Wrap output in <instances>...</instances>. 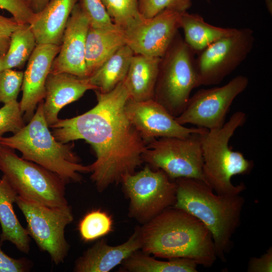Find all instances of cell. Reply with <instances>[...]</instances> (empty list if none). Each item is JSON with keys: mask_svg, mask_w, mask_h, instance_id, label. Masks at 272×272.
<instances>
[{"mask_svg": "<svg viewBox=\"0 0 272 272\" xmlns=\"http://www.w3.org/2000/svg\"><path fill=\"white\" fill-rule=\"evenodd\" d=\"M97 103L86 112L59 119L50 127L58 141L83 140L95 153L90 165L91 179L99 192L135 172L143 163L147 144L127 117L124 106L129 95L123 81L109 92L94 90Z\"/></svg>", "mask_w": 272, "mask_h": 272, "instance_id": "cell-1", "label": "cell"}, {"mask_svg": "<svg viewBox=\"0 0 272 272\" xmlns=\"http://www.w3.org/2000/svg\"><path fill=\"white\" fill-rule=\"evenodd\" d=\"M142 251L166 259L185 258L206 267L217 258L212 236L188 213L171 207L140 227Z\"/></svg>", "mask_w": 272, "mask_h": 272, "instance_id": "cell-2", "label": "cell"}, {"mask_svg": "<svg viewBox=\"0 0 272 272\" xmlns=\"http://www.w3.org/2000/svg\"><path fill=\"white\" fill-rule=\"evenodd\" d=\"M176 200L172 207L199 220L211 232L217 258L226 261L232 237L241 222L244 197L239 194L219 195L204 182L189 178L175 180Z\"/></svg>", "mask_w": 272, "mask_h": 272, "instance_id": "cell-3", "label": "cell"}, {"mask_svg": "<svg viewBox=\"0 0 272 272\" xmlns=\"http://www.w3.org/2000/svg\"><path fill=\"white\" fill-rule=\"evenodd\" d=\"M39 104L33 117L19 131L9 137H0V145L17 150L22 158L55 173L66 183L80 182L81 173L91 172L90 165L80 163L73 151L74 144L58 141L49 130L43 108Z\"/></svg>", "mask_w": 272, "mask_h": 272, "instance_id": "cell-4", "label": "cell"}, {"mask_svg": "<svg viewBox=\"0 0 272 272\" xmlns=\"http://www.w3.org/2000/svg\"><path fill=\"white\" fill-rule=\"evenodd\" d=\"M246 121L245 113L238 111L221 127L207 130L200 134L204 178L217 194H239L246 189L243 182L234 185L231 178L235 175L250 173L253 162L229 146L235 131Z\"/></svg>", "mask_w": 272, "mask_h": 272, "instance_id": "cell-5", "label": "cell"}, {"mask_svg": "<svg viewBox=\"0 0 272 272\" xmlns=\"http://www.w3.org/2000/svg\"><path fill=\"white\" fill-rule=\"evenodd\" d=\"M195 55L177 32L161 57L153 99L174 118L186 108L192 91L200 86Z\"/></svg>", "mask_w": 272, "mask_h": 272, "instance_id": "cell-6", "label": "cell"}, {"mask_svg": "<svg viewBox=\"0 0 272 272\" xmlns=\"http://www.w3.org/2000/svg\"><path fill=\"white\" fill-rule=\"evenodd\" d=\"M0 170L19 195L53 208L69 206L66 182L41 166L0 145Z\"/></svg>", "mask_w": 272, "mask_h": 272, "instance_id": "cell-7", "label": "cell"}, {"mask_svg": "<svg viewBox=\"0 0 272 272\" xmlns=\"http://www.w3.org/2000/svg\"><path fill=\"white\" fill-rule=\"evenodd\" d=\"M121 183L129 200V217L143 225L175 203V182L161 169L147 165L140 171L124 176Z\"/></svg>", "mask_w": 272, "mask_h": 272, "instance_id": "cell-8", "label": "cell"}, {"mask_svg": "<svg viewBox=\"0 0 272 272\" xmlns=\"http://www.w3.org/2000/svg\"><path fill=\"white\" fill-rule=\"evenodd\" d=\"M201 133L154 139L148 144L142 155L143 162L152 169L162 170L172 180L189 178L206 183L203 174Z\"/></svg>", "mask_w": 272, "mask_h": 272, "instance_id": "cell-9", "label": "cell"}, {"mask_svg": "<svg viewBox=\"0 0 272 272\" xmlns=\"http://www.w3.org/2000/svg\"><path fill=\"white\" fill-rule=\"evenodd\" d=\"M16 203L25 217L29 236L55 264L63 262L70 248L65 228L74 220L71 206L51 207L19 195Z\"/></svg>", "mask_w": 272, "mask_h": 272, "instance_id": "cell-10", "label": "cell"}, {"mask_svg": "<svg viewBox=\"0 0 272 272\" xmlns=\"http://www.w3.org/2000/svg\"><path fill=\"white\" fill-rule=\"evenodd\" d=\"M254 43L252 30L238 29L234 34L219 39L199 53L195 65L200 86L220 83L246 59Z\"/></svg>", "mask_w": 272, "mask_h": 272, "instance_id": "cell-11", "label": "cell"}, {"mask_svg": "<svg viewBox=\"0 0 272 272\" xmlns=\"http://www.w3.org/2000/svg\"><path fill=\"white\" fill-rule=\"evenodd\" d=\"M248 84L247 77L239 75L222 86L201 89L190 97L184 111L175 118L183 125L189 123L208 130L219 128L225 123L232 103Z\"/></svg>", "mask_w": 272, "mask_h": 272, "instance_id": "cell-12", "label": "cell"}, {"mask_svg": "<svg viewBox=\"0 0 272 272\" xmlns=\"http://www.w3.org/2000/svg\"><path fill=\"white\" fill-rule=\"evenodd\" d=\"M182 12L167 9L124 32L125 43L134 54L162 57L180 28Z\"/></svg>", "mask_w": 272, "mask_h": 272, "instance_id": "cell-13", "label": "cell"}, {"mask_svg": "<svg viewBox=\"0 0 272 272\" xmlns=\"http://www.w3.org/2000/svg\"><path fill=\"white\" fill-rule=\"evenodd\" d=\"M124 110L127 117L148 145L157 138H184L208 130L188 128L180 124L161 104L154 99L135 101L128 99Z\"/></svg>", "mask_w": 272, "mask_h": 272, "instance_id": "cell-14", "label": "cell"}, {"mask_svg": "<svg viewBox=\"0 0 272 272\" xmlns=\"http://www.w3.org/2000/svg\"><path fill=\"white\" fill-rule=\"evenodd\" d=\"M89 27L90 20L80 0L67 22L60 50L53 60L50 73H65L88 78L85 49Z\"/></svg>", "mask_w": 272, "mask_h": 272, "instance_id": "cell-15", "label": "cell"}, {"mask_svg": "<svg viewBox=\"0 0 272 272\" xmlns=\"http://www.w3.org/2000/svg\"><path fill=\"white\" fill-rule=\"evenodd\" d=\"M60 48V46L53 44H37L28 60L21 89L22 97L19 102L26 122L31 120L37 105L44 99L46 79Z\"/></svg>", "mask_w": 272, "mask_h": 272, "instance_id": "cell-16", "label": "cell"}, {"mask_svg": "<svg viewBox=\"0 0 272 272\" xmlns=\"http://www.w3.org/2000/svg\"><path fill=\"white\" fill-rule=\"evenodd\" d=\"M89 90H95L96 88L89 78L65 73H50L45 83L43 103L44 115L48 126L58 121V114L62 108L78 100Z\"/></svg>", "mask_w": 272, "mask_h": 272, "instance_id": "cell-17", "label": "cell"}, {"mask_svg": "<svg viewBox=\"0 0 272 272\" xmlns=\"http://www.w3.org/2000/svg\"><path fill=\"white\" fill-rule=\"evenodd\" d=\"M141 247L140 227H136L127 241L118 245H108L104 239H101L76 260L74 271L109 272Z\"/></svg>", "mask_w": 272, "mask_h": 272, "instance_id": "cell-18", "label": "cell"}, {"mask_svg": "<svg viewBox=\"0 0 272 272\" xmlns=\"http://www.w3.org/2000/svg\"><path fill=\"white\" fill-rule=\"evenodd\" d=\"M80 0H50L29 24L37 44L60 46L71 14Z\"/></svg>", "mask_w": 272, "mask_h": 272, "instance_id": "cell-19", "label": "cell"}, {"mask_svg": "<svg viewBox=\"0 0 272 272\" xmlns=\"http://www.w3.org/2000/svg\"><path fill=\"white\" fill-rule=\"evenodd\" d=\"M161 57L134 54L123 80L129 99L143 101L154 98Z\"/></svg>", "mask_w": 272, "mask_h": 272, "instance_id": "cell-20", "label": "cell"}, {"mask_svg": "<svg viewBox=\"0 0 272 272\" xmlns=\"http://www.w3.org/2000/svg\"><path fill=\"white\" fill-rule=\"evenodd\" d=\"M18 194L3 175L0 179V242L9 241L20 251L28 253L30 237L26 229L20 224L14 210Z\"/></svg>", "mask_w": 272, "mask_h": 272, "instance_id": "cell-21", "label": "cell"}, {"mask_svg": "<svg viewBox=\"0 0 272 272\" xmlns=\"http://www.w3.org/2000/svg\"><path fill=\"white\" fill-rule=\"evenodd\" d=\"M125 44L123 31L96 29L90 26L86 37L85 49L88 78Z\"/></svg>", "mask_w": 272, "mask_h": 272, "instance_id": "cell-22", "label": "cell"}, {"mask_svg": "<svg viewBox=\"0 0 272 272\" xmlns=\"http://www.w3.org/2000/svg\"><path fill=\"white\" fill-rule=\"evenodd\" d=\"M180 28L183 30L185 42L195 54L219 39L234 34L238 29L211 25L201 16L187 11L181 15Z\"/></svg>", "mask_w": 272, "mask_h": 272, "instance_id": "cell-23", "label": "cell"}, {"mask_svg": "<svg viewBox=\"0 0 272 272\" xmlns=\"http://www.w3.org/2000/svg\"><path fill=\"white\" fill-rule=\"evenodd\" d=\"M134 54V52L126 44L119 48L88 77L95 90L102 93H108L122 82Z\"/></svg>", "mask_w": 272, "mask_h": 272, "instance_id": "cell-24", "label": "cell"}, {"mask_svg": "<svg viewBox=\"0 0 272 272\" xmlns=\"http://www.w3.org/2000/svg\"><path fill=\"white\" fill-rule=\"evenodd\" d=\"M121 264V271L128 272H197L198 265L194 261L185 258L161 261L138 250Z\"/></svg>", "mask_w": 272, "mask_h": 272, "instance_id": "cell-25", "label": "cell"}, {"mask_svg": "<svg viewBox=\"0 0 272 272\" xmlns=\"http://www.w3.org/2000/svg\"><path fill=\"white\" fill-rule=\"evenodd\" d=\"M37 45L30 25L20 24L12 33L8 50L0 58V71L14 68L21 69L28 60Z\"/></svg>", "mask_w": 272, "mask_h": 272, "instance_id": "cell-26", "label": "cell"}, {"mask_svg": "<svg viewBox=\"0 0 272 272\" xmlns=\"http://www.w3.org/2000/svg\"><path fill=\"white\" fill-rule=\"evenodd\" d=\"M113 23L123 32L141 23L139 0H102Z\"/></svg>", "mask_w": 272, "mask_h": 272, "instance_id": "cell-27", "label": "cell"}, {"mask_svg": "<svg viewBox=\"0 0 272 272\" xmlns=\"http://www.w3.org/2000/svg\"><path fill=\"white\" fill-rule=\"evenodd\" d=\"M112 227L111 217L100 209L88 213L79 224L81 237L85 242L91 241L109 234Z\"/></svg>", "mask_w": 272, "mask_h": 272, "instance_id": "cell-28", "label": "cell"}, {"mask_svg": "<svg viewBox=\"0 0 272 272\" xmlns=\"http://www.w3.org/2000/svg\"><path fill=\"white\" fill-rule=\"evenodd\" d=\"M80 2L89 18L90 27L108 30L122 31L113 23L102 0H80Z\"/></svg>", "mask_w": 272, "mask_h": 272, "instance_id": "cell-29", "label": "cell"}, {"mask_svg": "<svg viewBox=\"0 0 272 272\" xmlns=\"http://www.w3.org/2000/svg\"><path fill=\"white\" fill-rule=\"evenodd\" d=\"M19 102L14 100L4 104L0 108V137L7 132L14 134L25 126V121Z\"/></svg>", "mask_w": 272, "mask_h": 272, "instance_id": "cell-30", "label": "cell"}, {"mask_svg": "<svg viewBox=\"0 0 272 272\" xmlns=\"http://www.w3.org/2000/svg\"><path fill=\"white\" fill-rule=\"evenodd\" d=\"M24 72L7 69L0 71V103L17 100L21 89Z\"/></svg>", "mask_w": 272, "mask_h": 272, "instance_id": "cell-31", "label": "cell"}, {"mask_svg": "<svg viewBox=\"0 0 272 272\" xmlns=\"http://www.w3.org/2000/svg\"><path fill=\"white\" fill-rule=\"evenodd\" d=\"M191 0H139V11L145 19H149L167 9L186 11Z\"/></svg>", "mask_w": 272, "mask_h": 272, "instance_id": "cell-32", "label": "cell"}, {"mask_svg": "<svg viewBox=\"0 0 272 272\" xmlns=\"http://www.w3.org/2000/svg\"><path fill=\"white\" fill-rule=\"evenodd\" d=\"M20 25L13 17L8 18L0 15V58L6 54L11 35Z\"/></svg>", "mask_w": 272, "mask_h": 272, "instance_id": "cell-33", "label": "cell"}, {"mask_svg": "<svg viewBox=\"0 0 272 272\" xmlns=\"http://www.w3.org/2000/svg\"><path fill=\"white\" fill-rule=\"evenodd\" d=\"M32 265L26 258L15 259L6 254L0 248V272H26Z\"/></svg>", "mask_w": 272, "mask_h": 272, "instance_id": "cell-34", "label": "cell"}, {"mask_svg": "<svg viewBox=\"0 0 272 272\" xmlns=\"http://www.w3.org/2000/svg\"><path fill=\"white\" fill-rule=\"evenodd\" d=\"M248 272L272 271V247L259 257L250 258L247 267Z\"/></svg>", "mask_w": 272, "mask_h": 272, "instance_id": "cell-35", "label": "cell"}, {"mask_svg": "<svg viewBox=\"0 0 272 272\" xmlns=\"http://www.w3.org/2000/svg\"><path fill=\"white\" fill-rule=\"evenodd\" d=\"M28 0H0V8L9 12L12 16L20 13L26 5Z\"/></svg>", "mask_w": 272, "mask_h": 272, "instance_id": "cell-36", "label": "cell"}, {"mask_svg": "<svg viewBox=\"0 0 272 272\" xmlns=\"http://www.w3.org/2000/svg\"><path fill=\"white\" fill-rule=\"evenodd\" d=\"M50 0H30L31 6L34 13L41 11Z\"/></svg>", "mask_w": 272, "mask_h": 272, "instance_id": "cell-37", "label": "cell"}, {"mask_svg": "<svg viewBox=\"0 0 272 272\" xmlns=\"http://www.w3.org/2000/svg\"><path fill=\"white\" fill-rule=\"evenodd\" d=\"M265 3L266 8L269 13L272 14V1L271 0H264Z\"/></svg>", "mask_w": 272, "mask_h": 272, "instance_id": "cell-38", "label": "cell"}, {"mask_svg": "<svg viewBox=\"0 0 272 272\" xmlns=\"http://www.w3.org/2000/svg\"><path fill=\"white\" fill-rule=\"evenodd\" d=\"M205 1H206V2L208 3H210L211 2V0H203Z\"/></svg>", "mask_w": 272, "mask_h": 272, "instance_id": "cell-39", "label": "cell"}]
</instances>
